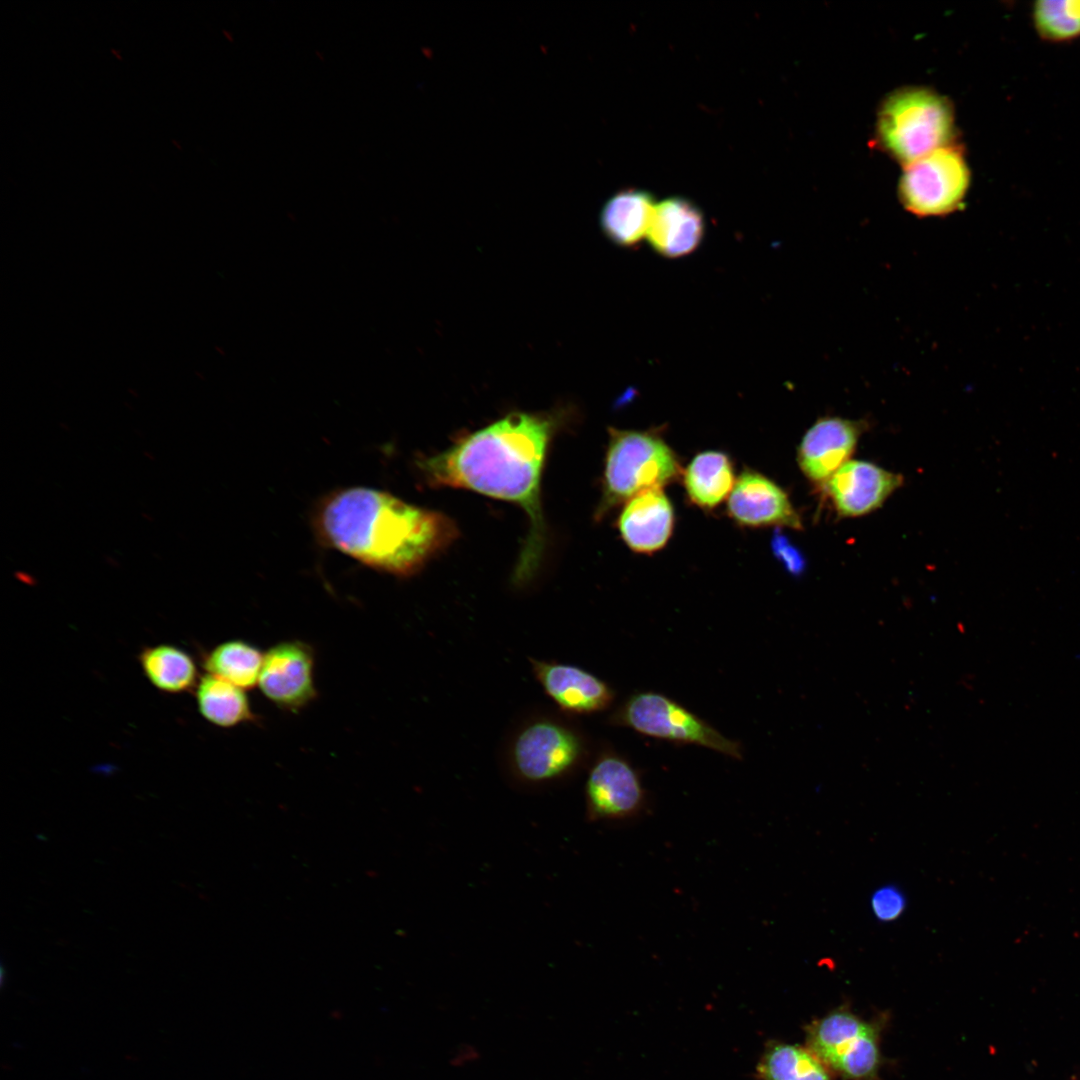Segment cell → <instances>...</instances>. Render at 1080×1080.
I'll use <instances>...</instances> for the list:
<instances>
[{
    "mask_svg": "<svg viewBox=\"0 0 1080 1080\" xmlns=\"http://www.w3.org/2000/svg\"><path fill=\"white\" fill-rule=\"evenodd\" d=\"M558 424L552 414L510 413L419 462L431 486L469 489L524 510L529 531L515 569L517 583L530 579L542 557L541 476Z\"/></svg>",
    "mask_w": 1080,
    "mask_h": 1080,
    "instance_id": "obj_1",
    "label": "cell"
},
{
    "mask_svg": "<svg viewBox=\"0 0 1080 1080\" xmlns=\"http://www.w3.org/2000/svg\"><path fill=\"white\" fill-rule=\"evenodd\" d=\"M655 205L652 195L647 191H618L602 207L601 229L615 245L634 247L647 237Z\"/></svg>",
    "mask_w": 1080,
    "mask_h": 1080,
    "instance_id": "obj_17",
    "label": "cell"
},
{
    "mask_svg": "<svg viewBox=\"0 0 1080 1080\" xmlns=\"http://www.w3.org/2000/svg\"><path fill=\"white\" fill-rule=\"evenodd\" d=\"M870 907L874 918L881 923L899 919L906 910L907 897L896 884L878 887L870 897Z\"/></svg>",
    "mask_w": 1080,
    "mask_h": 1080,
    "instance_id": "obj_24",
    "label": "cell"
},
{
    "mask_svg": "<svg viewBox=\"0 0 1080 1080\" xmlns=\"http://www.w3.org/2000/svg\"><path fill=\"white\" fill-rule=\"evenodd\" d=\"M953 112L936 92L919 87L895 91L881 105L877 132L880 143L906 165L948 145Z\"/></svg>",
    "mask_w": 1080,
    "mask_h": 1080,
    "instance_id": "obj_4",
    "label": "cell"
},
{
    "mask_svg": "<svg viewBox=\"0 0 1080 1080\" xmlns=\"http://www.w3.org/2000/svg\"><path fill=\"white\" fill-rule=\"evenodd\" d=\"M761 1080H831L825 1065L807 1048L771 1042L757 1065Z\"/></svg>",
    "mask_w": 1080,
    "mask_h": 1080,
    "instance_id": "obj_22",
    "label": "cell"
},
{
    "mask_svg": "<svg viewBox=\"0 0 1080 1080\" xmlns=\"http://www.w3.org/2000/svg\"><path fill=\"white\" fill-rule=\"evenodd\" d=\"M200 715L220 728L257 721L246 690L221 678L204 674L194 690Z\"/></svg>",
    "mask_w": 1080,
    "mask_h": 1080,
    "instance_id": "obj_19",
    "label": "cell"
},
{
    "mask_svg": "<svg viewBox=\"0 0 1080 1080\" xmlns=\"http://www.w3.org/2000/svg\"><path fill=\"white\" fill-rule=\"evenodd\" d=\"M704 231L702 211L688 199L670 197L655 205L647 239L657 254L674 259L694 252Z\"/></svg>",
    "mask_w": 1080,
    "mask_h": 1080,
    "instance_id": "obj_15",
    "label": "cell"
},
{
    "mask_svg": "<svg viewBox=\"0 0 1080 1080\" xmlns=\"http://www.w3.org/2000/svg\"><path fill=\"white\" fill-rule=\"evenodd\" d=\"M735 482L729 457L719 451L696 455L683 472V483L689 499L702 508L710 509L720 504L730 496Z\"/></svg>",
    "mask_w": 1080,
    "mask_h": 1080,
    "instance_id": "obj_20",
    "label": "cell"
},
{
    "mask_svg": "<svg viewBox=\"0 0 1080 1080\" xmlns=\"http://www.w3.org/2000/svg\"><path fill=\"white\" fill-rule=\"evenodd\" d=\"M1032 18L1044 40L1064 42L1080 36V0H1039L1033 5Z\"/></svg>",
    "mask_w": 1080,
    "mask_h": 1080,
    "instance_id": "obj_23",
    "label": "cell"
},
{
    "mask_svg": "<svg viewBox=\"0 0 1080 1080\" xmlns=\"http://www.w3.org/2000/svg\"><path fill=\"white\" fill-rule=\"evenodd\" d=\"M864 423L841 417H822L804 434L797 452L803 474L824 485L853 454Z\"/></svg>",
    "mask_w": 1080,
    "mask_h": 1080,
    "instance_id": "obj_13",
    "label": "cell"
},
{
    "mask_svg": "<svg viewBox=\"0 0 1080 1080\" xmlns=\"http://www.w3.org/2000/svg\"><path fill=\"white\" fill-rule=\"evenodd\" d=\"M593 755L590 737L573 717L536 709L509 729L499 763L513 788L541 792L568 784L588 768Z\"/></svg>",
    "mask_w": 1080,
    "mask_h": 1080,
    "instance_id": "obj_3",
    "label": "cell"
},
{
    "mask_svg": "<svg viewBox=\"0 0 1080 1080\" xmlns=\"http://www.w3.org/2000/svg\"><path fill=\"white\" fill-rule=\"evenodd\" d=\"M138 662L152 686L168 694L194 691L201 677L191 655L171 644L142 648Z\"/></svg>",
    "mask_w": 1080,
    "mask_h": 1080,
    "instance_id": "obj_18",
    "label": "cell"
},
{
    "mask_svg": "<svg viewBox=\"0 0 1080 1080\" xmlns=\"http://www.w3.org/2000/svg\"><path fill=\"white\" fill-rule=\"evenodd\" d=\"M585 816L593 823H622L641 816L648 795L638 770L612 747L593 755L584 785Z\"/></svg>",
    "mask_w": 1080,
    "mask_h": 1080,
    "instance_id": "obj_9",
    "label": "cell"
},
{
    "mask_svg": "<svg viewBox=\"0 0 1080 1080\" xmlns=\"http://www.w3.org/2000/svg\"><path fill=\"white\" fill-rule=\"evenodd\" d=\"M775 544V551L783 559V561H785V564L789 567L790 571H799L800 557L798 552L794 550L793 547H790L788 544L783 542V540L781 542L776 540Z\"/></svg>",
    "mask_w": 1080,
    "mask_h": 1080,
    "instance_id": "obj_25",
    "label": "cell"
},
{
    "mask_svg": "<svg viewBox=\"0 0 1080 1080\" xmlns=\"http://www.w3.org/2000/svg\"><path fill=\"white\" fill-rule=\"evenodd\" d=\"M608 723L654 738L702 746L734 759L743 758L740 742L658 692L631 695L609 716Z\"/></svg>",
    "mask_w": 1080,
    "mask_h": 1080,
    "instance_id": "obj_6",
    "label": "cell"
},
{
    "mask_svg": "<svg viewBox=\"0 0 1080 1080\" xmlns=\"http://www.w3.org/2000/svg\"><path fill=\"white\" fill-rule=\"evenodd\" d=\"M264 652L254 644L231 639L206 652L202 665L208 674L221 678L243 690L258 685Z\"/></svg>",
    "mask_w": 1080,
    "mask_h": 1080,
    "instance_id": "obj_21",
    "label": "cell"
},
{
    "mask_svg": "<svg viewBox=\"0 0 1080 1080\" xmlns=\"http://www.w3.org/2000/svg\"><path fill=\"white\" fill-rule=\"evenodd\" d=\"M902 483L900 474L849 460L824 485L838 515L859 517L878 509Z\"/></svg>",
    "mask_w": 1080,
    "mask_h": 1080,
    "instance_id": "obj_12",
    "label": "cell"
},
{
    "mask_svg": "<svg viewBox=\"0 0 1080 1080\" xmlns=\"http://www.w3.org/2000/svg\"><path fill=\"white\" fill-rule=\"evenodd\" d=\"M317 523L326 542L339 551L404 577L418 572L456 536L454 523L445 515L364 487L327 497Z\"/></svg>",
    "mask_w": 1080,
    "mask_h": 1080,
    "instance_id": "obj_2",
    "label": "cell"
},
{
    "mask_svg": "<svg viewBox=\"0 0 1080 1080\" xmlns=\"http://www.w3.org/2000/svg\"><path fill=\"white\" fill-rule=\"evenodd\" d=\"M807 1049L826 1068L851 1080L871 1079L880 1060L877 1032L846 1009H838L812 1023Z\"/></svg>",
    "mask_w": 1080,
    "mask_h": 1080,
    "instance_id": "obj_8",
    "label": "cell"
},
{
    "mask_svg": "<svg viewBox=\"0 0 1080 1080\" xmlns=\"http://www.w3.org/2000/svg\"><path fill=\"white\" fill-rule=\"evenodd\" d=\"M679 473L675 453L656 433L610 429L598 514L643 491L661 489Z\"/></svg>",
    "mask_w": 1080,
    "mask_h": 1080,
    "instance_id": "obj_5",
    "label": "cell"
},
{
    "mask_svg": "<svg viewBox=\"0 0 1080 1080\" xmlns=\"http://www.w3.org/2000/svg\"><path fill=\"white\" fill-rule=\"evenodd\" d=\"M315 652L301 640H284L264 652L258 688L277 708L299 712L317 697Z\"/></svg>",
    "mask_w": 1080,
    "mask_h": 1080,
    "instance_id": "obj_10",
    "label": "cell"
},
{
    "mask_svg": "<svg viewBox=\"0 0 1080 1080\" xmlns=\"http://www.w3.org/2000/svg\"><path fill=\"white\" fill-rule=\"evenodd\" d=\"M532 674L561 713L574 717L608 709L615 691L604 680L576 665L528 658Z\"/></svg>",
    "mask_w": 1080,
    "mask_h": 1080,
    "instance_id": "obj_11",
    "label": "cell"
},
{
    "mask_svg": "<svg viewBox=\"0 0 1080 1080\" xmlns=\"http://www.w3.org/2000/svg\"><path fill=\"white\" fill-rule=\"evenodd\" d=\"M969 179L960 149L946 145L906 165L899 183L900 200L918 216L946 215L959 208Z\"/></svg>",
    "mask_w": 1080,
    "mask_h": 1080,
    "instance_id": "obj_7",
    "label": "cell"
},
{
    "mask_svg": "<svg viewBox=\"0 0 1080 1080\" xmlns=\"http://www.w3.org/2000/svg\"><path fill=\"white\" fill-rule=\"evenodd\" d=\"M728 511L747 527L785 526L801 529L802 522L786 492L764 475L745 471L729 496Z\"/></svg>",
    "mask_w": 1080,
    "mask_h": 1080,
    "instance_id": "obj_14",
    "label": "cell"
},
{
    "mask_svg": "<svg viewBox=\"0 0 1080 1080\" xmlns=\"http://www.w3.org/2000/svg\"><path fill=\"white\" fill-rule=\"evenodd\" d=\"M673 525V508L661 489L643 491L629 499L618 519L624 542L638 553H652L664 547Z\"/></svg>",
    "mask_w": 1080,
    "mask_h": 1080,
    "instance_id": "obj_16",
    "label": "cell"
}]
</instances>
